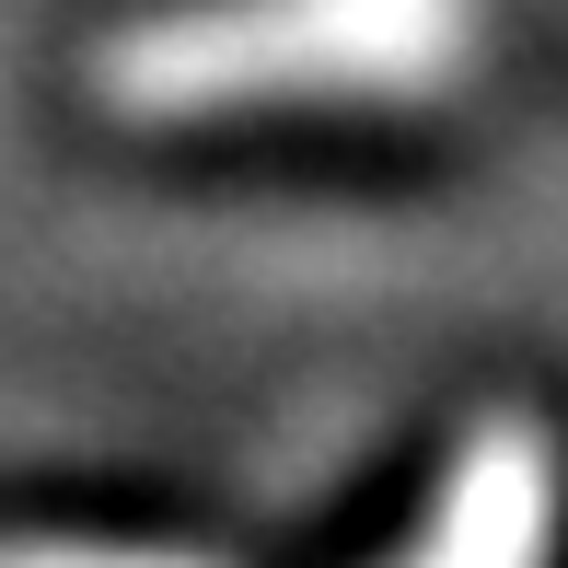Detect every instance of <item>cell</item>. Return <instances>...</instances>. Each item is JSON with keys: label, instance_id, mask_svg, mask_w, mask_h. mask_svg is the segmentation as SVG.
Wrapping results in <instances>:
<instances>
[{"label": "cell", "instance_id": "1", "mask_svg": "<svg viewBox=\"0 0 568 568\" xmlns=\"http://www.w3.org/2000/svg\"><path fill=\"white\" fill-rule=\"evenodd\" d=\"M476 47L487 0H163L93 36V105L128 128L429 105Z\"/></svg>", "mask_w": 568, "mask_h": 568}, {"label": "cell", "instance_id": "2", "mask_svg": "<svg viewBox=\"0 0 568 568\" xmlns=\"http://www.w3.org/2000/svg\"><path fill=\"white\" fill-rule=\"evenodd\" d=\"M557 534H568L557 429L523 418V406H487L453 442L442 487H429L418 534H406V568H534V557H557Z\"/></svg>", "mask_w": 568, "mask_h": 568}]
</instances>
